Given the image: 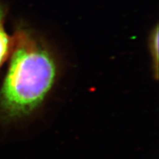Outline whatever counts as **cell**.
I'll return each instance as SVG.
<instances>
[{"instance_id":"3","label":"cell","mask_w":159,"mask_h":159,"mask_svg":"<svg viewBox=\"0 0 159 159\" xmlns=\"http://www.w3.org/2000/svg\"><path fill=\"white\" fill-rule=\"evenodd\" d=\"M150 50L152 61V70L154 77L157 78L158 75V25L152 30L150 36Z\"/></svg>"},{"instance_id":"1","label":"cell","mask_w":159,"mask_h":159,"mask_svg":"<svg viewBox=\"0 0 159 159\" xmlns=\"http://www.w3.org/2000/svg\"><path fill=\"white\" fill-rule=\"evenodd\" d=\"M7 74L0 89V118L17 121L33 114L51 92L58 75L52 51L27 29L13 35Z\"/></svg>"},{"instance_id":"2","label":"cell","mask_w":159,"mask_h":159,"mask_svg":"<svg viewBox=\"0 0 159 159\" xmlns=\"http://www.w3.org/2000/svg\"><path fill=\"white\" fill-rule=\"evenodd\" d=\"M5 16V7L0 3V67L8 58L13 46V36H9L4 27Z\"/></svg>"}]
</instances>
